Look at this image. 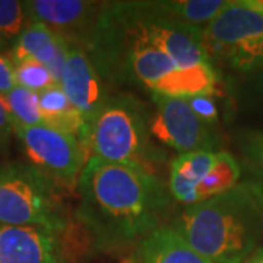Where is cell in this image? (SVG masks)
Segmentation results:
<instances>
[{
    "label": "cell",
    "mask_w": 263,
    "mask_h": 263,
    "mask_svg": "<svg viewBox=\"0 0 263 263\" xmlns=\"http://www.w3.org/2000/svg\"><path fill=\"white\" fill-rule=\"evenodd\" d=\"M76 219L98 252L123 250L162 226L170 193L155 174L91 155L78 181Z\"/></svg>",
    "instance_id": "cell-1"
},
{
    "label": "cell",
    "mask_w": 263,
    "mask_h": 263,
    "mask_svg": "<svg viewBox=\"0 0 263 263\" xmlns=\"http://www.w3.org/2000/svg\"><path fill=\"white\" fill-rule=\"evenodd\" d=\"M197 253L214 263H243L263 235V199L252 181L186 208L173 222Z\"/></svg>",
    "instance_id": "cell-2"
},
{
    "label": "cell",
    "mask_w": 263,
    "mask_h": 263,
    "mask_svg": "<svg viewBox=\"0 0 263 263\" xmlns=\"http://www.w3.org/2000/svg\"><path fill=\"white\" fill-rule=\"evenodd\" d=\"M149 126L151 114L136 97L113 95L88 124V151L105 161L155 174L164 154L151 145Z\"/></svg>",
    "instance_id": "cell-3"
},
{
    "label": "cell",
    "mask_w": 263,
    "mask_h": 263,
    "mask_svg": "<svg viewBox=\"0 0 263 263\" xmlns=\"http://www.w3.org/2000/svg\"><path fill=\"white\" fill-rule=\"evenodd\" d=\"M62 184L27 162L0 165V222L62 235L70 227Z\"/></svg>",
    "instance_id": "cell-4"
},
{
    "label": "cell",
    "mask_w": 263,
    "mask_h": 263,
    "mask_svg": "<svg viewBox=\"0 0 263 263\" xmlns=\"http://www.w3.org/2000/svg\"><path fill=\"white\" fill-rule=\"evenodd\" d=\"M15 135L22 145L29 164L67 189L79 181L89 152L75 136L47 126H15Z\"/></svg>",
    "instance_id": "cell-5"
},
{
    "label": "cell",
    "mask_w": 263,
    "mask_h": 263,
    "mask_svg": "<svg viewBox=\"0 0 263 263\" xmlns=\"http://www.w3.org/2000/svg\"><path fill=\"white\" fill-rule=\"evenodd\" d=\"M155 111L151 116V135L180 154L214 151L215 136L209 124L200 120L186 100L152 95Z\"/></svg>",
    "instance_id": "cell-6"
},
{
    "label": "cell",
    "mask_w": 263,
    "mask_h": 263,
    "mask_svg": "<svg viewBox=\"0 0 263 263\" xmlns=\"http://www.w3.org/2000/svg\"><path fill=\"white\" fill-rule=\"evenodd\" d=\"M60 86L70 103L84 116L86 124L94 120L110 98L105 79L95 66L88 50L82 44L70 40Z\"/></svg>",
    "instance_id": "cell-7"
},
{
    "label": "cell",
    "mask_w": 263,
    "mask_h": 263,
    "mask_svg": "<svg viewBox=\"0 0 263 263\" xmlns=\"http://www.w3.org/2000/svg\"><path fill=\"white\" fill-rule=\"evenodd\" d=\"M29 22H41L67 40L86 46L104 9L103 2L29 0L24 2Z\"/></svg>",
    "instance_id": "cell-8"
},
{
    "label": "cell",
    "mask_w": 263,
    "mask_h": 263,
    "mask_svg": "<svg viewBox=\"0 0 263 263\" xmlns=\"http://www.w3.org/2000/svg\"><path fill=\"white\" fill-rule=\"evenodd\" d=\"M263 34V16L247 8L241 0L228 2L227 6L202 29L208 56L227 57L233 48Z\"/></svg>",
    "instance_id": "cell-9"
},
{
    "label": "cell",
    "mask_w": 263,
    "mask_h": 263,
    "mask_svg": "<svg viewBox=\"0 0 263 263\" xmlns=\"http://www.w3.org/2000/svg\"><path fill=\"white\" fill-rule=\"evenodd\" d=\"M0 263H67L60 235L0 222Z\"/></svg>",
    "instance_id": "cell-10"
},
{
    "label": "cell",
    "mask_w": 263,
    "mask_h": 263,
    "mask_svg": "<svg viewBox=\"0 0 263 263\" xmlns=\"http://www.w3.org/2000/svg\"><path fill=\"white\" fill-rule=\"evenodd\" d=\"M141 263H214L197 253L170 226H161L148 234L138 249Z\"/></svg>",
    "instance_id": "cell-11"
},
{
    "label": "cell",
    "mask_w": 263,
    "mask_h": 263,
    "mask_svg": "<svg viewBox=\"0 0 263 263\" xmlns=\"http://www.w3.org/2000/svg\"><path fill=\"white\" fill-rule=\"evenodd\" d=\"M40 111L44 126L65 135L75 136L88 151V124L84 116L70 103L60 85H54L40 92Z\"/></svg>",
    "instance_id": "cell-12"
},
{
    "label": "cell",
    "mask_w": 263,
    "mask_h": 263,
    "mask_svg": "<svg viewBox=\"0 0 263 263\" xmlns=\"http://www.w3.org/2000/svg\"><path fill=\"white\" fill-rule=\"evenodd\" d=\"M218 75L211 63L190 67H176L158 82L151 85L154 94L171 98H192L199 95L216 94Z\"/></svg>",
    "instance_id": "cell-13"
},
{
    "label": "cell",
    "mask_w": 263,
    "mask_h": 263,
    "mask_svg": "<svg viewBox=\"0 0 263 263\" xmlns=\"http://www.w3.org/2000/svg\"><path fill=\"white\" fill-rule=\"evenodd\" d=\"M215 151H193L180 154L171 162L170 193L180 203L192 206V199L197 184L209 174L215 165Z\"/></svg>",
    "instance_id": "cell-14"
},
{
    "label": "cell",
    "mask_w": 263,
    "mask_h": 263,
    "mask_svg": "<svg viewBox=\"0 0 263 263\" xmlns=\"http://www.w3.org/2000/svg\"><path fill=\"white\" fill-rule=\"evenodd\" d=\"M176 67V63L160 48L148 43L133 41L126 62L124 79L136 78L149 88L151 85L158 82Z\"/></svg>",
    "instance_id": "cell-15"
},
{
    "label": "cell",
    "mask_w": 263,
    "mask_h": 263,
    "mask_svg": "<svg viewBox=\"0 0 263 263\" xmlns=\"http://www.w3.org/2000/svg\"><path fill=\"white\" fill-rule=\"evenodd\" d=\"M240 177H241V167L238 161L235 160L230 152L218 151L215 165L195 189L192 205L202 203L205 200L219 196L228 190L234 189L235 186H238Z\"/></svg>",
    "instance_id": "cell-16"
},
{
    "label": "cell",
    "mask_w": 263,
    "mask_h": 263,
    "mask_svg": "<svg viewBox=\"0 0 263 263\" xmlns=\"http://www.w3.org/2000/svg\"><path fill=\"white\" fill-rule=\"evenodd\" d=\"M228 2L224 0H170L155 2L157 9L162 16L192 27L203 28L224 9Z\"/></svg>",
    "instance_id": "cell-17"
},
{
    "label": "cell",
    "mask_w": 263,
    "mask_h": 263,
    "mask_svg": "<svg viewBox=\"0 0 263 263\" xmlns=\"http://www.w3.org/2000/svg\"><path fill=\"white\" fill-rule=\"evenodd\" d=\"M13 117L15 126H41L43 117L40 111V94L16 86L3 95Z\"/></svg>",
    "instance_id": "cell-18"
},
{
    "label": "cell",
    "mask_w": 263,
    "mask_h": 263,
    "mask_svg": "<svg viewBox=\"0 0 263 263\" xmlns=\"http://www.w3.org/2000/svg\"><path fill=\"white\" fill-rule=\"evenodd\" d=\"M29 25L24 2L0 0V38L3 43H15Z\"/></svg>",
    "instance_id": "cell-19"
},
{
    "label": "cell",
    "mask_w": 263,
    "mask_h": 263,
    "mask_svg": "<svg viewBox=\"0 0 263 263\" xmlns=\"http://www.w3.org/2000/svg\"><path fill=\"white\" fill-rule=\"evenodd\" d=\"M15 79H16V86L34 91L37 94L54 85H59L54 81L53 75L50 73L47 66L34 59H28L15 65Z\"/></svg>",
    "instance_id": "cell-20"
},
{
    "label": "cell",
    "mask_w": 263,
    "mask_h": 263,
    "mask_svg": "<svg viewBox=\"0 0 263 263\" xmlns=\"http://www.w3.org/2000/svg\"><path fill=\"white\" fill-rule=\"evenodd\" d=\"M226 59L240 72H263V34L233 48Z\"/></svg>",
    "instance_id": "cell-21"
},
{
    "label": "cell",
    "mask_w": 263,
    "mask_h": 263,
    "mask_svg": "<svg viewBox=\"0 0 263 263\" xmlns=\"http://www.w3.org/2000/svg\"><path fill=\"white\" fill-rule=\"evenodd\" d=\"M240 149L246 160L257 168V173H263V132H243L240 135Z\"/></svg>",
    "instance_id": "cell-22"
},
{
    "label": "cell",
    "mask_w": 263,
    "mask_h": 263,
    "mask_svg": "<svg viewBox=\"0 0 263 263\" xmlns=\"http://www.w3.org/2000/svg\"><path fill=\"white\" fill-rule=\"evenodd\" d=\"M186 101L190 105V108L193 110V113L206 124H215L218 122L219 111H218V105H216V101L212 95L192 97V98H186Z\"/></svg>",
    "instance_id": "cell-23"
},
{
    "label": "cell",
    "mask_w": 263,
    "mask_h": 263,
    "mask_svg": "<svg viewBox=\"0 0 263 263\" xmlns=\"http://www.w3.org/2000/svg\"><path fill=\"white\" fill-rule=\"evenodd\" d=\"M12 133H15V122L3 95H0V149L8 148Z\"/></svg>",
    "instance_id": "cell-24"
},
{
    "label": "cell",
    "mask_w": 263,
    "mask_h": 263,
    "mask_svg": "<svg viewBox=\"0 0 263 263\" xmlns=\"http://www.w3.org/2000/svg\"><path fill=\"white\" fill-rule=\"evenodd\" d=\"M13 88H16L15 63L10 56L0 53V95H6Z\"/></svg>",
    "instance_id": "cell-25"
},
{
    "label": "cell",
    "mask_w": 263,
    "mask_h": 263,
    "mask_svg": "<svg viewBox=\"0 0 263 263\" xmlns=\"http://www.w3.org/2000/svg\"><path fill=\"white\" fill-rule=\"evenodd\" d=\"M243 263H263V247L256 249Z\"/></svg>",
    "instance_id": "cell-26"
},
{
    "label": "cell",
    "mask_w": 263,
    "mask_h": 263,
    "mask_svg": "<svg viewBox=\"0 0 263 263\" xmlns=\"http://www.w3.org/2000/svg\"><path fill=\"white\" fill-rule=\"evenodd\" d=\"M241 2H243V5H246L247 8L259 12L263 16V0H241Z\"/></svg>",
    "instance_id": "cell-27"
},
{
    "label": "cell",
    "mask_w": 263,
    "mask_h": 263,
    "mask_svg": "<svg viewBox=\"0 0 263 263\" xmlns=\"http://www.w3.org/2000/svg\"><path fill=\"white\" fill-rule=\"evenodd\" d=\"M253 183L256 184V187L259 189V193L263 199V173H257V179H254Z\"/></svg>",
    "instance_id": "cell-28"
},
{
    "label": "cell",
    "mask_w": 263,
    "mask_h": 263,
    "mask_svg": "<svg viewBox=\"0 0 263 263\" xmlns=\"http://www.w3.org/2000/svg\"><path fill=\"white\" fill-rule=\"evenodd\" d=\"M3 47H5V43H3V40L0 38V50H2Z\"/></svg>",
    "instance_id": "cell-29"
},
{
    "label": "cell",
    "mask_w": 263,
    "mask_h": 263,
    "mask_svg": "<svg viewBox=\"0 0 263 263\" xmlns=\"http://www.w3.org/2000/svg\"><path fill=\"white\" fill-rule=\"evenodd\" d=\"M260 82H262V89H263V72H260Z\"/></svg>",
    "instance_id": "cell-30"
}]
</instances>
